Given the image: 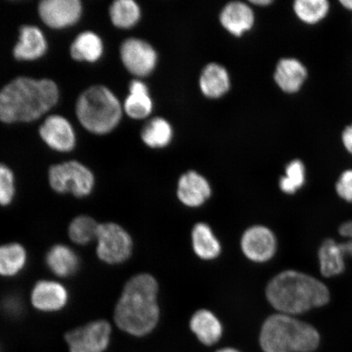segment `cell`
<instances>
[{"label":"cell","mask_w":352,"mask_h":352,"mask_svg":"<svg viewBox=\"0 0 352 352\" xmlns=\"http://www.w3.org/2000/svg\"><path fill=\"white\" fill-rule=\"evenodd\" d=\"M59 90L50 79H14L0 91V121L6 123L37 120L54 108Z\"/></svg>","instance_id":"1"},{"label":"cell","mask_w":352,"mask_h":352,"mask_svg":"<svg viewBox=\"0 0 352 352\" xmlns=\"http://www.w3.org/2000/svg\"><path fill=\"white\" fill-rule=\"evenodd\" d=\"M157 292V280L151 275L132 277L125 285L114 310L117 327L135 337L152 332L160 315Z\"/></svg>","instance_id":"2"},{"label":"cell","mask_w":352,"mask_h":352,"mask_svg":"<svg viewBox=\"0 0 352 352\" xmlns=\"http://www.w3.org/2000/svg\"><path fill=\"white\" fill-rule=\"evenodd\" d=\"M266 296L275 309L289 316L323 307L330 300L327 285L314 276L293 270L276 276L267 286Z\"/></svg>","instance_id":"3"},{"label":"cell","mask_w":352,"mask_h":352,"mask_svg":"<svg viewBox=\"0 0 352 352\" xmlns=\"http://www.w3.org/2000/svg\"><path fill=\"white\" fill-rule=\"evenodd\" d=\"M259 342L264 352H314L320 336L314 325L280 314L263 323Z\"/></svg>","instance_id":"4"},{"label":"cell","mask_w":352,"mask_h":352,"mask_svg":"<svg viewBox=\"0 0 352 352\" xmlns=\"http://www.w3.org/2000/svg\"><path fill=\"white\" fill-rule=\"evenodd\" d=\"M122 113L120 100L104 86L88 88L76 104L78 120L85 129L96 135L107 134L116 129Z\"/></svg>","instance_id":"5"},{"label":"cell","mask_w":352,"mask_h":352,"mask_svg":"<svg viewBox=\"0 0 352 352\" xmlns=\"http://www.w3.org/2000/svg\"><path fill=\"white\" fill-rule=\"evenodd\" d=\"M48 179L52 188L57 193H72L78 198L89 196L95 186L94 175L76 161L52 166Z\"/></svg>","instance_id":"6"},{"label":"cell","mask_w":352,"mask_h":352,"mask_svg":"<svg viewBox=\"0 0 352 352\" xmlns=\"http://www.w3.org/2000/svg\"><path fill=\"white\" fill-rule=\"evenodd\" d=\"M96 254L101 261L105 263L120 264L131 256L132 240L124 228L114 223L99 224Z\"/></svg>","instance_id":"7"},{"label":"cell","mask_w":352,"mask_h":352,"mask_svg":"<svg viewBox=\"0 0 352 352\" xmlns=\"http://www.w3.org/2000/svg\"><path fill=\"white\" fill-rule=\"evenodd\" d=\"M112 329L107 320L92 321L65 334L70 352H104L108 349Z\"/></svg>","instance_id":"8"},{"label":"cell","mask_w":352,"mask_h":352,"mask_svg":"<svg viewBox=\"0 0 352 352\" xmlns=\"http://www.w3.org/2000/svg\"><path fill=\"white\" fill-rule=\"evenodd\" d=\"M120 54L126 69L136 76H148L157 64L156 52L151 44L142 39H126L122 44Z\"/></svg>","instance_id":"9"},{"label":"cell","mask_w":352,"mask_h":352,"mask_svg":"<svg viewBox=\"0 0 352 352\" xmlns=\"http://www.w3.org/2000/svg\"><path fill=\"white\" fill-rule=\"evenodd\" d=\"M82 6L78 0H44L38 6L39 16L52 29H64L80 19Z\"/></svg>","instance_id":"10"},{"label":"cell","mask_w":352,"mask_h":352,"mask_svg":"<svg viewBox=\"0 0 352 352\" xmlns=\"http://www.w3.org/2000/svg\"><path fill=\"white\" fill-rule=\"evenodd\" d=\"M241 248L250 261L266 262L276 253V237L270 228L254 226L246 230L242 236Z\"/></svg>","instance_id":"11"},{"label":"cell","mask_w":352,"mask_h":352,"mask_svg":"<svg viewBox=\"0 0 352 352\" xmlns=\"http://www.w3.org/2000/svg\"><path fill=\"white\" fill-rule=\"evenodd\" d=\"M39 134L43 142L56 151L69 152L76 144L73 126L63 116L48 117L39 129Z\"/></svg>","instance_id":"12"},{"label":"cell","mask_w":352,"mask_h":352,"mask_svg":"<svg viewBox=\"0 0 352 352\" xmlns=\"http://www.w3.org/2000/svg\"><path fill=\"white\" fill-rule=\"evenodd\" d=\"M32 305L43 312L58 311L67 305L69 294L65 286L54 280L38 281L32 292Z\"/></svg>","instance_id":"13"},{"label":"cell","mask_w":352,"mask_h":352,"mask_svg":"<svg viewBox=\"0 0 352 352\" xmlns=\"http://www.w3.org/2000/svg\"><path fill=\"white\" fill-rule=\"evenodd\" d=\"M210 184L204 176L188 171L180 177L178 184L177 195L183 204L197 208L204 204L210 196Z\"/></svg>","instance_id":"14"},{"label":"cell","mask_w":352,"mask_h":352,"mask_svg":"<svg viewBox=\"0 0 352 352\" xmlns=\"http://www.w3.org/2000/svg\"><path fill=\"white\" fill-rule=\"evenodd\" d=\"M47 48V41L41 30L36 26L25 25L20 30L13 55L19 60H34L45 54Z\"/></svg>","instance_id":"15"},{"label":"cell","mask_w":352,"mask_h":352,"mask_svg":"<svg viewBox=\"0 0 352 352\" xmlns=\"http://www.w3.org/2000/svg\"><path fill=\"white\" fill-rule=\"evenodd\" d=\"M307 77L305 66L294 58L280 60L277 64L275 81L281 90L294 94L300 90Z\"/></svg>","instance_id":"16"},{"label":"cell","mask_w":352,"mask_h":352,"mask_svg":"<svg viewBox=\"0 0 352 352\" xmlns=\"http://www.w3.org/2000/svg\"><path fill=\"white\" fill-rule=\"evenodd\" d=\"M220 21L224 28L236 36H241L252 28L254 16L252 8L241 2H232L224 7Z\"/></svg>","instance_id":"17"},{"label":"cell","mask_w":352,"mask_h":352,"mask_svg":"<svg viewBox=\"0 0 352 352\" xmlns=\"http://www.w3.org/2000/svg\"><path fill=\"white\" fill-rule=\"evenodd\" d=\"M190 328L198 340L206 346L217 343L223 334V327L212 312L200 310L195 312L190 320Z\"/></svg>","instance_id":"18"},{"label":"cell","mask_w":352,"mask_h":352,"mask_svg":"<svg viewBox=\"0 0 352 352\" xmlns=\"http://www.w3.org/2000/svg\"><path fill=\"white\" fill-rule=\"evenodd\" d=\"M46 264L55 275L69 277L76 274L80 261L78 254L69 246L56 245L47 252Z\"/></svg>","instance_id":"19"},{"label":"cell","mask_w":352,"mask_h":352,"mask_svg":"<svg viewBox=\"0 0 352 352\" xmlns=\"http://www.w3.org/2000/svg\"><path fill=\"white\" fill-rule=\"evenodd\" d=\"M230 76L227 70L218 64H210L204 69L200 78V87L209 98H219L230 89Z\"/></svg>","instance_id":"20"},{"label":"cell","mask_w":352,"mask_h":352,"mask_svg":"<svg viewBox=\"0 0 352 352\" xmlns=\"http://www.w3.org/2000/svg\"><path fill=\"white\" fill-rule=\"evenodd\" d=\"M320 270L324 277L342 274L345 270V254L340 243L333 239H327L321 244L318 252Z\"/></svg>","instance_id":"21"},{"label":"cell","mask_w":352,"mask_h":352,"mask_svg":"<svg viewBox=\"0 0 352 352\" xmlns=\"http://www.w3.org/2000/svg\"><path fill=\"white\" fill-rule=\"evenodd\" d=\"M129 91L124 103L127 116L134 120H143L148 117L152 112L153 102L146 85L140 80L132 81Z\"/></svg>","instance_id":"22"},{"label":"cell","mask_w":352,"mask_h":352,"mask_svg":"<svg viewBox=\"0 0 352 352\" xmlns=\"http://www.w3.org/2000/svg\"><path fill=\"white\" fill-rule=\"evenodd\" d=\"M104 52L103 42L98 34L91 32H82L74 39L70 47V55L74 60L96 63Z\"/></svg>","instance_id":"23"},{"label":"cell","mask_w":352,"mask_h":352,"mask_svg":"<svg viewBox=\"0 0 352 352\" xmlns=\"http://www.w3.org/2000/svg\"><path fill=\"white\" fill-rule=\"evenodd\" d=\"M192 239L196 254L205 261L218 257L221 252V246L208 224H196L192 230Z\"/></svg>","instance_id":"24"},{"label":"cell","mask_w":352,"mask_h":352,"mask_svg":"<svg viewBox=\"0 0 352 352\" xmlns=\"http://www.w3.org/2000/svg\"><path fill=\"white\" fill-rule=\"evenodd\" d=\"M28 253L21 244L0 245V276H14L24 270Z\"/></svg>","instance_id":"25"},{"label":"cell","mask_w":352,"mask_h":352,"mask_svg":"<svg viewBox=\"0 0 352 352\" xmlns=\"http://www.w3.org/2000/svg\"><path fill=\"white\" fill-rule=\"evenodd\" d=\"M142 138L145 144L153 148H164L173 138V129L164 118H156L144 126Z\"/></svg>","instance_id":"26"},{"label":"cell","mask_w":352,"mask_h":352,"mask_svg":"<svg viewBox=\"0 0 352 352\" xmlns=\"http://www.w3.org/2000/svg\"><path fill=\"white\" fill-rule=\"evenodd\" d=\"M109 15L116 28L129 29L140 20V10L133 0H118L110 6Z\"/></svg>","instance_id":"27"},{"label":"cell","mask_w":352,"mask_h":352,"mask_svg":"<svg viewBox=\"0 0 352 352\" xmlns=\"http://www.w3.org/2000/svg\"><path fill=\"white\" fill-rule=\"evenodd\" d=\"M329 8L327 0H297L294 3L298 19L308 25H315L325 19Z\"/></svg>","instance_id":"28"},{"label":"cell","mask_w":352,"mask_h":352,"mask_svg":"<svg viewBox=\"0 0 352 352\" xmlns=\"http://www.w3.org/2000/svg\"><path fill=\"white\" fill-rule=\"evenodd\" d=\"M99 224L87 215L74 219L69 226V236L74 243L87 245L96 239Z\"/></svg>","instance_id":"29"},{"label":"cell","mask_w":352,"mask_h":352,"mask_svg":"<svg viewBox=\"0 0 352 352\" xmlns=\"http://www.w3.org/2000/svg\"><path fill=\"white\" fill-rule=\"evenodd\" d=\"M305 167L302 162L294 160L290 162L285 169V175L280 178V188L287 195H294L305 183Z\"/></svg>","instance_id":"30"},{"label":"cell","mask_w":352,"mask_h":352,"mask_svg":"<svg viewBox=\"0 0 352 352\" xmlns=\"http://www.w3.org/2000/svg\"><path fill=\"white\" fill-rule=\"evenodd\" d=\"M14 175L10 168L0 164V206L10 205L15 196Z\"/></svg>","instance_id":"31"},{"label":"cell","mask_w":352,"mask_h":352,"mask_svg":"<svg viewBox=\"0 0 352 352\" xmlns=\"http://www.w3.org/2000/svg\"><path fill=\"white\" fill-rule=\"evenodd\" d=\"M338 195L352 204V170H345L336 184Z\"/></svg>","instance_id":"32"},{"label":"cell","mask_w":352,"mask_h":352,"mask_svg":"<svg viewBox=\"0 0 352 352\" xmlns=\"http://www.w3.org/2000/svg\"><path fill=\"white\" fill-rule=\"evenodd\" d=\"M340 235L349 239L344 243H340L342 252L351 255L352 257V220L343 223L338 230Z\"/></svg>","instance_id":"33"},{"label":"cell","mask_w":352,"mask_h":352,"mask_svg":"<svg viewBox=\"0 0 352 352\" xmlns=\"http://www.w3.org/2000/svg\"><path fill=\"white\" fill-rule=\"evenodd\" d=\"M342 142L347 152H349L352 155V123L343 131Z\"/></svg>","instance_id":"34"},{"label":"cell","mask_w":352,"mask_h":352,"mask_svg":"<svg viewBox=\"0 0 352 352\" xmlns=\"http://www.w3.org/2000/svg\"><path fill=\"white\" fill-rule=\"evenodd\" d=\"M340 3L346 10L352 11V0H341Z\"/></svg>","instance_id":"35"},{"label":"cell","mask_w":352,"mask_h":352,"mask_svg":"<svg viewBox=\"0 0 352 352\" xmlns=\"http://www.w3.org/2000/svg\"><path fill=\"white\" fill-rule=\"evenodd\" d=\"M252 3L256 4V6H265L270 4L272 1L270 0H255V1H252Z\"/></svg>","instance_id":"36"},{"label":"cell","mask_w":352,"mask_h":352,"mask_svg":"<svg viewBox=\"0 0 352 352\" xmlns=\"http://www.w3.org/2000/svg\"><path fill=\"white\" fill-rule=\"evenodd\" d=\"M217 352H240V351H236V349H223L219 350Z\"/></svg>","instance_id":"37"}]
</instances>
